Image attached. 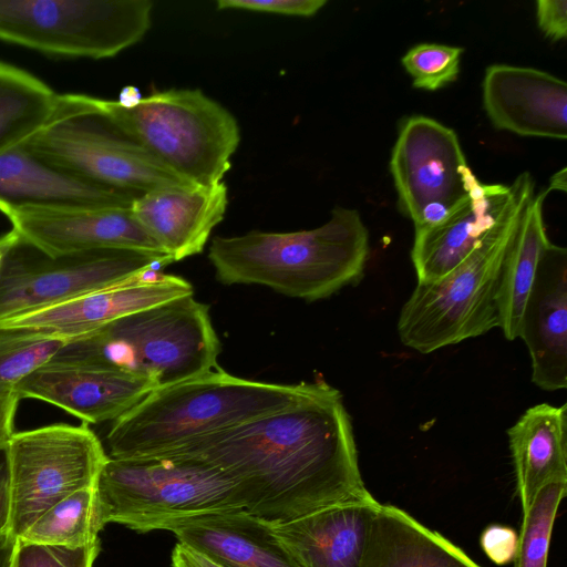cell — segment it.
<instances>
[{
	"label": "cell",
	"instance_id": "cell-30",
	"mask_svg": "<svg viewBox=\"0 0 567 567\" xmlns=\"http://www.w3.org/2000/svg\"><path fill=\"white\" fill-rule=\"evenodd\" d=\"M463 49L439 43H421L401 59L416 89L435 91L456 80Z\"/></svg>",
	"mask_w": 567,
	"mask_h": 567
},
{
	"label": "cell",
	"instance_id": "cell-29",
	"mask_svg": "<svg viewBox=\"0 0 567 567\" xmlns=\"http://www.w3.org/2000/svg\"><path fill=\"white\" fill-rule=\"evenodd\" d=\"M566 493L567 481L547 483L523 512L514 567H547L555 517Z\"/></svg>",
	"mask_w": 567,
	"mask_h": 567
},
{
	"label": "cell",
	"instance_id": "cell-3",
	"mask_svg": "<svg viewBox=\"0 0 567 567\" xmlns=\"http://www.w3.org/2000/svg\"><path fill=\"white\" fill-rule=\"evenodd\" d=\"M369 249L359 212L336 207L327 223L309 230L217 236L208 258L224 285H262L315 301L360 282Z\"/></svg>",
	"mask_w": 567,
	"mask_h": 567
},
{
	"label": "cell",
	"instance_id": "cell-23",
	"mask_svg": "<svg viewBox=\"0 0 567 567\" xmlns=\"http://www.w3.org/2000/svg\"><path fill=\"white\" fill-rule=\"evenodd\" d=\"M507 435L525 512L544 485L567 481V404L540 403L527 409Z\"/></svg>",
	"mask_w": 567,
	"mask_h": 567
},
{
	"label": "cell",
	"instance_id": "cell-11",
	"mask_svg": "<svg viewBox=\"0 0 567 567\" xmlns=\"http://www.w3.org/2000/svg\"><path fill=\"white\" fill-rule=\"evenodd\" d=\"M171 262L166 255L130 249L50 257L19 238L0 269V319L122 284Z\"/></svg>",
	"mask_w": 567,
	"mask_h": 567
},
{
	"label": "cell",
	"instance_id": "cell-10",
	"mask_svg": "<svg viewBox=\"0 0 567 567\" xmlns=\"http://www.w3.org/2000/svg\"><path fill=\"white\" fill-rule=\"evenodd\" d=\"M11 514L17 540L44 512L94 487L107 454L89 424H50L13 433L7 444Z\"/></svg>",
	"mask_w": 567,
	"mask_h": 567
},
{
	"label": "cell",
	"instance_id": "cell-13",
	"mask_svg": "<svg viewBox=\"0 0 567 567\" xmlns=\"http://www.w3.org/2000/svg\"><path fill=\"white\" fill-rule=\"evenodd\" d=\"M3 215L20 240L50 257L95 249L166 255L136 221L131 207L24 206Z\"/></svg>",
	"mask_w": 567,
	"mask_h": 567
},
{
	"label": "cell",
	"instance_id": "cell-33",
	"mask_svg": "<svg viewBox=\"0 0 567 567\" xmlns=\"http://www.w3.org/2000/svg\"><path fill=\"white\" fill-rule=\"evenodd\" d=\"M480 542L485 555L494 564L503 566L514 560L518 535L508 526L494 524L483 530Z\"/></svg>",
	"mask_w": 567,
	"mask_h": 567
},
{
	"label": "cell",
	"instance_id": "cell-8",
	"mask_svg": "<svg viewBox=\"0 0 567 567\" xmlns=\"http://www.w3.org/2000/svg\"><path fill=\"white\" fill-rule=\"evenodd\" d=\"M95 492L104 526L116 523L141 533L171 518L244 509L236 485L221 471L183 455L107 457Z\"/></svg>",
	"mask_w": 567,
	"mask_h": 567
},
{
	"label": "cell",
	"instance_id": "cell-37",
	"mask_svg": "<svg viewBox=\"0 0 567 567\" xmlns=\"http://www.w3.org/2000/svg\"><path fill=\"white\" fill-rule=\"evenodd\" d=\"M20 398L14 394L0 398V447L8 444L13 432V420Z\"/></svg>",
	"mask_w": 567,
	"mask_h": 567
},
{
	"label": "cell",
	"instance_id": "cell-26",
	"mask_svg": "<svg viewBox=\"0 0 567 567\" xmlns=\"http://www.w3.org/2000/svg\"><path fill=\"white\" fill-rule=\"evenodd\" d=\"M58 96L31 73L0 61V154L22 145L43 127Z\"/></svg>",
	"mask_w": 567,
	"mask_h": 567
},
{
	"label": "cell",
	"instance_id": "cell-39",
	"mask_svg": "<svg viewBox=\"0 0 567 567\" xmlns=\"http://www.w3.org/2000/svg\"><path fill=\"white\" fill-rule=\"evenodd\" d=\"M16 540L10 536L0 539V567H8Z\"/></svg>",
	"mask_w": 567,
	"mask_h": 567
},
{
	"label": "cell",
	"instance_id": "cell-31",
	"mask_svg": "<svg viewBox=\"0 0 567 567\" xmlns=\"http://www.w3.org/2000/svg\"><path fill=\"white\" fill-rule=\"evenodd\" d=\"M99 551V540L81 547H63L17 539L8 567H93Z\"/></svg>",
	"mask_w": 567,
	"mask_h": 567
},
{
	"label": "cell",
	"instance_id": "cell-1",
	"mask_svg": "<svg viewBox=\"0 0 567 567\" xmlns=\"http://www.w3.org/2000/svg\"><path fill=\"white\" fill-rule=\"evenodd\" d=\"M162 455L217 467L236 485L244 509L269 524L369 494L342 394L323 380L288 408Z\"/></svg>",
	"mask_w": 567,
	"mask_h": 567
},
{
	"label": "cell",
	"instance_id": "cell-22",
	"mask_svg": "<svg viewBox=\"0 0 567 567\" xmlns=\"http://www.w3.org/2000/svg\"><path fill=\"white\" fill-rule=\"evenodd\" d=\"M138 195L74 176L22 146L0 154V212L24 206L130 208Z\"/></svg>",
	"mask_w": 567,
	"mask_h": 567
},
{
	"label": "cell",
	"instance_id": "cell-34",
	"mask_svg": "<svg viewBox=\"0 0 567 567\" xmlns=\"http://www.w3.org/2000/svg\"><path fill=\"white\" fill-rule=\"evenodd\" d=\"M536 17L539 29L553 41H559L567 35V1L538 0Z\"/></svg>",
	"mask_w": 567,
	"mask_h": 567
},
{
	"label": "cell",
	"instance_id": "cell-7",
	"mask_svg": "<svg viewBox=\"0 0 567 567\" xmlns=\"http://www.w3.org/2000/svg\"><path fill=\"white\" fill-rule=\"evenodd\" d=\"M20 146L79 178L135 195L197 186L122 131L94 96L59 95L48 123Z\"/></svg>",
	"mask_w": 567,
	"mask_h": 567
},
{
	"label": "cell",
	"instance_id": "cell-36",
	"mask_svg": "<svg viewBox=\"0 0 567 567\" xmlns=\"http://www.w3.org/2000/svg\"><path fill=\"white\" fill-rule=\"evenodd\" d=\"M173 567H224L200 551L177 543L172 553Z\"/></svg>",
	"mask_w": 567,
	"mask_h": 567
},
{
	"label": "cell",
	"instance_id": "cell-27",
	"mask_svg": "<svg viewBox=\"0 0 567 567\" xmlns=\"http://www.w3.org/2000/svg\"><path fill=\"white\" fill-rule=\"evenodd\" d=\"M103 527L94 486L80 489L53 505L17 539L47 546L81 547L99 540Z\"/></svg>",
	"mask_w": 567,
	"mask_h": 567
},
{
	"label": "cell",
	"instance_id": "cell-28",
	"mask_svg": "<svg viewBox=\"0 0 567 567\" xmlns=\"http://www.w3.org/2000/svg\"><path fill=\"white\" fill-rule=\"evenodd\" d=\"M75 339L0 327V398L14 395L24 378Z\"/></svg>",
	"mask_w": 567,
	"mask_h": 567
},
{
	"label": "cell",
	"instance_id": "cell-17",
	"mask_svg": "<svg viewBox=\"0 0 567 567\" xmlns=\"http://www.w3.org/2000/svg\"><path fill=\"white\" fill-rule=\"evenodd\" d=\"M519 338L528 349L532 381L546 391L567 388V250L549 243L527 298Z\"/></svg>",
	"mask_w": 567,
	"mask_h": 567
},
{
	"label": "cell",
	"instance_id": "cell-40",
	"mask_svg": "<svg viewBox=\"0 0 567 567\" xmlns=\"http://www.w3.org/2000/svg\"><path fill=\"white\" fill-rule=\"evenodd\" d=\"M567 182H566V167H563L560 171L556 172L549 179V186L545 190L546 193L551 190H561L566 192Z\"/></svg>",
	"mask_w": 567,
	"mask_h": 567
},
{
	"label": "cell",
	"instance_id": "cell-5",
	"mask_svg": "<svg viewBox=\"0 0 567 567\" xmlns=\"http://www.w3.org/2000/svg\"><path fill=\"white\" fill-rule=\"evenodd\" d=\"M513 185L509 208L471 254L444 277L416 284L398 320L405 347L426 354L498 327L496 293L502 265L534 195L528 173L518 175Z\"/></svg>",
	"mask_w": 567,
	"mask_h": 567
},
{
	"label": "cell",
	"instance_id": "cell-25",
	"mask_svg": "<svg viewBox=\"0 0 567 567\" xmlns=\"http://www.w3.org/2000/svg\"><path fill=\"white\" fill-rule=\"evenodd\" d=\"M546 192L527 202L506 251L496 293L498 327L508 341L519 338L520 321L542 257L549 245L543 216Z\"/></svg>",
	"mask_w": 567,
	"mask_h": 567
},
{
	"label": "cell",
	"instance_id": "cell-12",
	"mask_svg": "<svg viewBox=\"0 0 567 567\" xmlns=\"http://www.w3.org/2000/svg\"><path fill=\"white\" fill-rule=\"evenodd\" d=\"M390 172L399 205L412 221L430 203L456 207L481 183L466 163L456 133L423 115L401 124Z\"/></svg>",
	"mask_w": 567,
	"mask_h": 567
},
{
	"label": "cell",
	"instance_id": "cell-32",
	"mask_svg": "<svg viewBox=\"0 0 567 567\" xmlns=\"http://www.w3.org/2000/svg\"><path fill=\"white\" fill-rule=\"evenodd\" d=\"M326 0H218V10H245L293 17L315 16Z\"/></svg>",
	"mask_w": 567,
	"mask_h": 567
},
{
	"label": "cell",
	"instance_id": "cell-4",
	"mask_svg": "<svg viewBox=\"0 0 567 567\" xmlns=\"http://www.w3.org/2000/svg\"><path fill=\"white\" fill-rule=\"evenodd\" d=\"M209 307L193 295L122 317L61 348L51 360L174 384L219 368Z\"/></svg>",
	"mask_w": 567,
	"mask_h": 567
},
{
	"label": "cell",
	"instance_id": "cell-18",
	"mask_svg": "<svg viewBox=\"0 0 567 567\" xmlns=\"http://www.w3.org/2000/svg\"><path fill=\"white\" fill-rule=\"evenodd\" d=\"M228 206L224 182L210 186L164 188L138 195L131 212L174 261L200 254Z\"/></svg>",
	"mask_w": 567,
	"mask_h": 567
},
{
	"label": "cell",
	"instance_id": "cell-20",
	"mask_svg": "<svg viewBox=\"0 0 567 567\" xmlns=\"http://www.w3.org/2000/svg\"><path fill=\"white\" fill-rule=\"evenodd\" d=\"M379 507L369 493L270 527L301 567H361Z\"/></svg>",
	"mask_w": 567,
	"mask_h": 567
},
{
	"label": "cell",
	"instance_id": "cell-2",
	"mask_svg": "<svg viewBox=\"0 0 567 567\" xmlns=\"http://www.w3.org/2000/svg\"><path fill=\"white\" fill-rule=\"evenodd\" d=\"M321 380L277 384L247 380L220 367L152 390L113 421L106 435L112 458L162 455L203 436L288 408Z\"/></svg>",
	"mask_w": 567,
	"mask_h": 567
},
{
	"label": "cell",
	"instance_id": "cell-24",
	"mask_svg": "<svg viewBox=\"0 0 567 567\" xmlns=\"http://www.w3.org/2000/svg\"><path fill=\"white\" fill-rule=\"evenodd\" d=\"M361 567H481L460 547L394 505L380 504Z\"/></svg>",
	"mask_w": 567,
	"mask_h": 567
},
{
	"label": "cell",
	"instance_id": "cell-15",
	"mask_svg": "<svg viewBox=\"0 0 567 567\" xmlns=\"http://www.w3.org/2000/svg\"><path fill=\"white\" fill-rule=\"evenodd\" d=\"M156 389L143 378L94 365L50 360L16 388L21 399L55 405L86 424L115 421Z\"/></svg>",
	"mask_w": 567,
	"mask_h": 567
},
{
	"label": "cell",
	"instance_id": "cell-14",
	"mask_svg": "<svg viewBox=\"0 0 567 567\" xmlns=\"http://www.w3.org/2000/svg\"><path fill=\"white\" fill-rule=\"evenodd\" d=\"M193 293L184 278L152 271L54 306L2 318L0 327L79 338L133 312Z\"/></svg>",
	"mask_w": 567,
	"mask_h": 567
},
{
	"label": "cell",
	"instance_id": "cell-9",
	"mask_svg": "<svg viewBox=\"0 0 567 567\" xmlns=\"http://www.w3.org/2000/svg\"><path fill=\"white\" fill-rule=\"evenodd\" d=\"M150 0H0V40L63 56L105 59L138 43Z\"/></svg>",
	"mask_w": 567,
	"mask_h": 567
},
{
	"label": "cell",
	"instance_id": "cell-38",
	"mask_svg": "<svg viewBox=\"0 0 567 567\" xmlns=\"http://www.w3.org/2000/svg\"><path fill=\"white\" fill-rule=\"evenodd\" d=\"M18 241L19 236L13 229L0 237V269L6 256Z\"/></svg>",
	"mask_w": 567,
	"mask_h": 567
},
{
	"label": "cell",
	"instance_id": "cell-6",
	"mask_svg": "<svg viewBox=\"0 0 567 567\" xmlns=\"http://www.w3.org/2000/svg\"><path fill=\"white\" fill-rule=\"evenodd\" d=\"M95 104L159 162L197 186L223 182L240 142L235 116L198 89L153 91L130 103L95 97Z\"/></svg>",
	"mask_w": 567,
	"mask_h": 567
},
{
	"label": "cell",
	"instance_id": "cell-16",
	"mask_svg": "<svg viewBox=\"0 0 567 567\" xmlns=\"http://www.w3.org/2000/svg\"><path fill=\"white\" fill-rule=\"evenodd\" d=\"M493 125L522 136L567 138V84L542 70L493 64L483 79Z\"/></svg>",
	"mask_w": 567,
	"mask_h": 567
},
{
	"label": "cell",
	"instance_id": "cell-19",
	"mask_svg": "<svg viewBox=\"0 0 567 567\" xmlns=\"http://www.w3.org/2000/svg\"><path fill=\"white\" fill-rule=\"evenodd\" d=\"M155 529L172 532L179 543L224 567H301L270 524L244 509L171 518Z\"/></svg>",
	"mask_w": 567,
	"mask_h": 567
},
{
	"label": "cell",
	"instance_id": "cell-21",
	"mask_svg": "<svg viewBox=\"0 0 567 567\" xmlns=\"http://www.w3.org/2000/svg\"><path fill=\"white\" fill-rule=\"evenodd\" d=\"M513 197V184L480 183L442 223L415 231L411 260L417 282L437 280L461 264L505 215Z\"/></svg>",
	"mask_w": 567,
	"mask_h": 567
},
{
	"label": "cell",
	"instance_id": "cell-35",
	"mask_svg": "<svg viewBox=\"0 0 567 567\" xmlns=\"http://www.w3.org/2000/svg\"><path fill=\"white\" fill-rule=\"evenodd\" d=\"M11 514L10 470L7 445L0 447V539L9 536Z\"/></svg>",
	"mask_w": 567,
	"mask_h": 567
}]
</instances>
